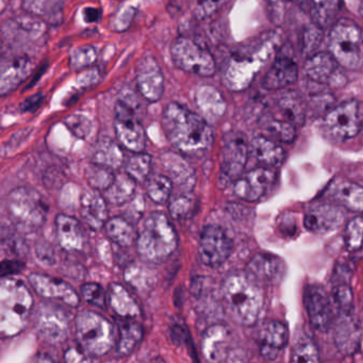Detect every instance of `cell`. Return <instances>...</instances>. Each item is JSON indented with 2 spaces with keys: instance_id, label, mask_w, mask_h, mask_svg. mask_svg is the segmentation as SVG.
<instances>
[{
  "instance_id": "obj_35",
  "label": "cell",
  "mask_w": 363,
  "mask_h": 363,
  "mask_svg": "<svg viewBox=\"0 0 363 363\" xmlns=\"http://www.w3.org/2000/svg\"><path fill=\"white\" fill-rule=\"evenodd\" d=\"M93 162L111 167L112 169H118L124 163V152L113 140L103 138L95 146Z\"/></svg>"
},
{
  "instance_id": "obj_24",
  "label": "cell",
  "mask_w": 363,
  "mask_h": 363,
  "mask_svg": "<svg viewBox=\"0 0 363 363\" xmlns=\"http://www.w3.org/2000/svg\"><path fill=\"white\" fill-rule=\"evenodd\" d=\"M327 196L345 209L363 213V186L354 182L335 180L327 189Z\"/></svg>"
},
{
  "instance_id": "obj_48",
  "label": "cell",
  "mask_w": 363,
  "mask_h": 363,
  "mask_svg": "<svg viewBox=\"0 0 363 363\" xmlns=\"http://www.w3.org/2000/svg\"><path fill=\"white\" fill-rule=\"evenodd\" d=\"M82 295L86 303L96 306L101 309L107 308L108 296L101 284L89 282L82 288Z\"/></svg>"
},
{
  "instance_id": "obj_12",
  "label": "cell",
  "mask_w": 363,
  "mask_h": 363,
  "mask_svg": "<svg viewBox=\"0 0 363 363\" xmlns=\"http://www.w3.org/2000/svg\"><path fill=\"white\" fill-rule=\"evenodd\" d=\"M233 240L224 229L209 225L199 238V255L201 262L209 267H218L226 262L233 252Z\"/></svg>"
},
{
  "instance_id": "obj_36",
  "label": "cell",
  "mask_w": 363,
  "mask_h": 363,
  "mask_svg": "<svg viewBox=\"0 0 363 363\" xmlns=\"http://www.w3.org/2000/svg\"><path fill=\"white\" fill-rule=\"evenodd\" d=\"M360 329L356 323L347 315L343 314L335 330V343L344 354H352L358 348L360 342Z\"/></svg>"
},
{
  "instance_id": "obj_53",
  "label": "cell",
  "mask_w": 363,
  "mask_h": 363,
  "mask_svg": "<svg viewBox=\"0 0 363 363\" xmlns=\"http://www.w3.org/2000/svg\"><path fill=\"white\" fill-rule=\"evenodd\" d=\"M35 252H37L38 259L44 264H54L56 261L54 250L48 243L38 244Z\"/></svg>"
},
{
  "instance_id": "obj_54",
  "label": "cell",
  "mask_w": 363,
  "mask_h": 363,
  "mask_svg": "<svg viewBox=\"0 0 363 363\" xmlns=\"http://www.w3.org/2000/svg\"><path fill=\"white\" fill-rule=\"evenodd\" d=\"M24 263L18 260H4L1 262V277H10L21 273L24 269Z\"/></svg>"
},
{
  "instance_id": "obj_33",
  "label": "cell",
  "mask_w": 363,
  "mask_h": 363,
  "mask_svg": "<svg viewBox=\"0 0 363 363\" xmlns=\"http://www.w3.org/2000/svg\"><path fill=\"white\" fill-rule=\"evenodd\" d=\"M137 184L138 182L125 172L116 176L111 186L105 191L104 196L111 205H126L135 196Z\"/></svg>"
},
{
  "instance_id": "obj_43",
  "label": "cell",
  "mask_w": 363,
  "mask_h": 363,
  "mask_svg": "<svg viewBox=\"0 0 363 363\" xmlns=\"http://www.w3.org/2000/svg\"><path fill=\"white\" fill-rule=\"evenodd\" d=\"M189 193L190 192H186L175 197L169 203V213L175 220H188L192 218L193 214L196 211V199Z\"/></svg>"
},
{
  "instance_id": "obj_52",
  "label": "cell",
  "mask_w": 363,
  "mask_h": 363,
  "mask_svg": "<svg viewBox=\"0 0 363 363\" xmlns=\"http://www.w3.org/2000/svg\"><path fill=\"white\" fill-rule=\"evenodd\" d=\"M226 0H197L196 14L201 20L210 18L216 14Z\"/></svg>"
},
{
  "instance_id": "obj_29",
  "label": "cell",
  "mask_w": 363,
  "mask_h": 363,
  "mask_svg": "<svg viewBox=\"0 0 363 363\" xmlns=\"http://www.w3.org/2000/svg\"><path fill=\"white\" fill-rule=\"evenodd\" d=\"M197 107L208 123L218 122L226 111V103L222 94L211 86H203L195 95Z\"/></svg>"
},
{
  "instance_id": "obj_51",
  "label": "cell",
  "mask_w": 363,
  "mask_h": 363,
  "mask_svg": "<svg viewBox=\"0 0 363 363\" xmlns=\"http://www.w3.org/2000/svg\"><path fill=\"white\" fill-rule=\"evenodd\" d=\"M65 123L77 137L82 138V139L86 138L90 133L91 122L88 118L82 114L69 116V118H65Z\"/></svg>"
},
{
  "instance_id": "obj_57",
  "label": "cell",
  "mask_w": 363,
  "mask_h": 363,
  "mask_svg": "<svg viewBox=\"0 0 363 363\" xmlns=\"http://www.w3.org/2000/svg\"><path fill=\"white\" fill-rule=\"evenodd\" d=\"M65 359L67 362H79V361L86 360L84 354L77 350V348H71L67 350L65 354Z\"/></svg>"
},
{
  "instance_id": "obj_4",
  "label": "cell",
  "mask_w": 363,
  "mask_h": 363,
  "mask_svg": "<svg viewBox=\"0 0 363 363\" xmlns=\"http://www.w3.org/2000/svg\"><path fill=\"white\" fill-rule=\"evenodd\" d=\"M33 303L30 291L22 281L3 278L0 286V329L3 337H13L26 328Z\"/></svg>"
},
{
  "instance_id": "obj_23",
  "label": "cell",
  "mask_w": 363,
  "mask_h": 363,
  "mask_svg": "<svg viewBox=\"0 0 363 363\" xmlns=\"http://www.w3.org/2000/svg\"><path fill=\"white\" fill-rule=\"evenodd\" d=\"M57 239L63 250L79 252L86 245V233L79 220L73 216L60 214L56 218Z\"/></svg>"
},
{
  "instance_id": "obj_49",
  "label": "cell",
  "mask_w": 363,
  "mask_h": 363,
  "mask_svg": "<svg viewBox=\"0 0 363 363\" xmlns=\"http://www.w3.org/2000/svg\"><path fill=\"white\" fill-rule=\"evenodd\" d=\"M320 27L315 24L308 26L303 35V52L307 57L316 54L318 45L322 42L323 33Z\"/></svg>"
},
{
  "instance_id": "obj_32",
  "label": "cell",
  "mask_w": 363,
  "mask_h": 363,
  "mask_svg": "<svg viewBox=\"0 0 363 363\" xmlns=\"http://www.w3.org/2000/svg\"><path fill=\"white\" fill-rule=\"evenodd\" d=\"M118 354L129 356L143 339V327L135 318H118Z\"/></svg>"
},
{
  "instance_id": "obj_58",
  "label": "cell",
  "mask_w": 363,
  "mask_h": 363,
  "mask_svg": "<svg viewBox=\"0 0 363 363\" xmlns=\"http://www.w3.org/2000/svg\"><path fill=\"white\" fill-rule=\"evenodd\" d=\"M101 16V10L96 9V8H86L84 10V18L86 23L96 22Z\"/></svg>"
},
{
  "instance_id": "obj_28",
  "label": "cell",
  "mask_w": 363,
  "mask_h": 363,
  "mask_svg": "<svg viewBox=\"0 0 363 363\" xmlns=\"http://www.w3.org/2000/svg\"><path fill=\"white\" fill-rule=\"evenodd\" d=\"M161 163L173 184L180 186L186 192L193 190L195 184V173L184 158L174 152H167L161 157Z\"/></svg>"
},
{
  "instance_id": "obj_7",
  "label": "cell",
  "mask_w": 363,
  "mask_h": 363,
  "mask_svg": "<svg viewBox=\"0 0 363 363\" xmlns=\"http://www.w3.org/2000/svg\"><path fill=\"white\" fill-rule=\"evenodd\" d=\"M362 31L356 23L341 20L335 23L329 33V52L341 67L358 69L363 63Z\"/></svg>"
},
{
  "instance_id": "obj_18",
  "label": "cell",
  "mask_w": 363,
  "mask_h": 363,
  "mask_svg": "<svg viewBox=\"0 0 363 363\" xmlns=\"http://www.w3.org/2000/svg\"><path fill=\"white\" fill-rule=\"evenodd\" d=\"M286 271L284 261L269 252L255 255L246 267L247 275L252 280L264 284H279L286 275Z\"/></svg>"
},
{
  "instance_id": "obj_45",
  "label": "cell",
  "mask_w": 363,
  "mask_h": 363,
  "mask_svg": "<svg viewBox=\"0 0 363 363\" xmlns=\"http://www.w3.org/2000/svg\"><path fill=\"white\" fill-rule=\"evenodd\" d=\"M346 250L358 252L363 246V218L357 216L347 223L344 235Z\"/></svg>"
},
{
  "instance_id": "obj_16",
  "label": "cell",
  "mask_w": 363,
  "mask_h": 363,
  "mask_svg": "<svg viewBox=\"0 0 363 363\" xmlns=\"http://www.w3.org/2000/svg\"><path fill=\"white\" fill-rule=\"evenodd\" d=\"M276 173L269 167H257L241 175L235 182V196L246 201H257L267 192L275 182Z\"/></svg>"
},
{
  "instance_id": "obj_31",
  "label": "cell",
  "mask_w": 363,
  "mask_h": 363,
  "mask_svg": "<svg viewBox=\"0 0 363 363\" xmlns=\"http://www.w3.org/2000/svg\"><path fill=\"white\" fill-rule=\"evenodd\" d=\"M250 152L258 162L269 167L281 164L286 157L281 146L265 137L254 138L250 144Z\"/></svg>"
},
{
  "instance_id": "obj_1",
  "label": "cell",
  "mask_w": 363,
  "mask_h": 363,
  "mask_svg": "<svg viewBox=\"0 0 363 363\" xmlns=\"http://www.w3.org/2000/svg\"><path fill=\"white\" fill-rule=\"evenodd\" d=\"M162 126L172 146L188 156L203 154L213 142L209 123L180 104L169 103L165 107Z\"/></svg>"
},
{
  "instance_id": "obj_37",
  "label": "cell",
  "mask_w": 363,
  "mask_h": 363,
  "mask_svg": "<svg viewBox=\"0 0 363 363\" xmlns=\"http://www.w3.org/2000/svg\"><path fill=\"white\" fill-rule=\"evenodd\" d=\"M277 108L281 120L286 121L294 126H301L305 123V108L297 93L293 91L284 93L278 99Z\"/></svg>"
},
{
  "instance_id": "obj_3",
  "label": "cell",
  "mask_w": 363,
  "mask_h": 363,
  "mask_svg": "<svg viewBox=\"0 0 363 363\" xmlns=\"http://www.w3.org/2000/svg\"><path fill=\"white\" fill-rule=\"evenodd\" d=\"M222 295L231 318L250 326L258 320L263 307L262 294L248 275L228 276L223 282Z\"/></svg>"
},
{
  "instance_id": "obj_10",
  "label": "cell",
  "mask_w": 363,
  "mask_h": 363,
  "mask_svg": "<svg viewBox=\"0 0 363 363\" xmlns=\"http://www.w3.org/2000/svg\"><path fill=\"white\" fill-rule=\"evenodd\" d=\"M326 133L337 141L356 137L363 127V105L358 101L340 104L325 116L323 121Z\"/></svg>"
},
{
  "instance_id": "obj_14",
  "label": "cell",
  "mask_w": 363,
  "mask_h": 363,
  "mask_svg": "<svg viewBox=\"0 0 363 363\" xmlns=\"http://www.w3.org/2000/svg\"><path fill=\"white\" fill-rule=\"evenodd\" d=\"M345 220L343 207L337 203L320 201L310 205L305 213L306 228L320 235L331 233L339 228Z\"/></svg>"
},
{
  "instance_id": "obj_5",
  "label": "cell",
  "mask_w": 363,
  "mask_h": 363,
  "mask_svg": "<svg viewBox=\"0 0 363 363\" xmlns=\"http://www.w3.org/2000/svg\"><path fill=\"white\" fill-rule=\"evenodd\" d=\"M75 333L80 350L88 356H105L116 344L113 325L96 312H80L75 320Z\"/></svg>"
},
{
  "instance_id": "obj_8",
  "label": "cell",
  "mask_w": 363,
  "mask_h": 363,
  "mask_svg": "<svg viewBox=\"0 0 363 363\" xmlns=\"http://www.w3.org/2000/svg\"><path fill=\"white\" fill-rule=\"evenodd\" d=\"M7 209L10 218L18 226L24 228H39L48 216V206L39 192L33 189H14L7 199Z\"/></svg>"
},
{
  "instance_id": "obj_59",
  "label": "cell",
  "mask_w": 363,
  "mask_h": 363,
  "mask_svg": "<svg viewBox=\"0 0 363 363\" xmlns=\"http://www.w3.org/2000/svg\"><path fill=\"white\" fill-rule=\"evenodd\" d=\"M272 11L275 14V18L280 20L282 16V6H284V0H267Z\"/></svg>"
},
{
  "instance_id": "obj_39",
  "label": "cell",
  "mask_w": 363,
  "mask_h": 363,
  "mask_svg": "<svg viewBox=\"0 0 363 363\" xmlns=\"http://www.w3.org/2000/svg\"><path fill=\"white\" fill-rule=\"evenodd\" d=\"M340 9V0H312L310 5L313 24L320 28H326L333 24Z\"/></svg>"
},
{
  "instance_id": "obj_19",
  "label": "cell",
  "mask_w": 363,
  "mask_h": 363,
  "mask_svg": "<svg viewBox=\"0 0 363 363\" xmlns=\"http://www.w3.org/2000/svg\"><path fill=\"white\" fill-rule=\"evenodd\" d=\"M303 301L312 326L318 330H327L333 323V314L325 291L318 286H309L306 289Z\"/></svg>"
},
{
  "instance_id": "obj_60",
  "label": "cell",
  "mask_w": 363,
  "mask_h": 363,
  "mask_svg": "<svg viewBox=\"0 0 363 363\" xmlns=\"http://www.w3.org/2000/svg\"><path fill=\"white\" fill-rule=\"evenodd\" d=\"M295 1L303 9H310L312 0H295Z\"/></svg>"
},
{
  "instance_id": "obj_27",
  "label": "cell",
  "mask_w": 363,
  "mask_h": 363,
  "mask_svg": "<svg viewBox=\"0 0 363 363\" xmlns=\"http://www.w3.org/2000/svg\"><path fill=\"white\" fill-rule=\"evenodd\" d=\"M107 203L105 196L99 191H89L82 195L80 214L90 228L99 230L105 226L108 220Z\"/></svg>"
},
{
  "instance_id": "obj_25",
  "label": "cell",
  "mask_w": 363,
  "mask_h": 363,
  "mask_svg": "<svg viewBox=\"0 0 363 363\" xmlns=\"http://www.w3.org/2000/svg\"><path fill=\"white\" fill-rule=\"evenodd\" d=\"M288 329L282 323L271 320L263 325L259 333L260 352L267 360L277 358L288 342Z\"/></svg>"
},
{
  "instance_id": "obj_44",
  "label": "cell",
  "mask_w": 363,
  "mask_h": 363,
  "mask_svg": "<svg viewBox=\"0 0 363 363\" xmlns=\"http://www.w3.org/2000/svg\"><path fill=\"white\" fill-rule=\"evenodd\" d=\"M65 0H23L25 10L38 16L52 18L62 10Z\"/></svg>"
},
{
  "instance_id": "obj_40",
  "label": "cell",
  "mask_w": 363,
  "mask_h": 363,
  "mask_svg": "<svg viewBox=\"0 0 363 363\" xmlns=\"http://www.w3.org/2000/svg\"><path fill=\"white\" fill-rule=\"evenodd\" d=\"M152 159L150 155L135 152L127 160L125 172L137 182H145L152 173Z\"/></svg>"
},
{
  "instance_id": "obj_47",
  "label": "cell",
  "mask_w": 363,
  "mask_h": 363,
  "mask_svg": "<svg viewBox=\"0 0 363 363\" xmlns=\"http://www.w3.org/2000/svg\"><path fill=\"white\" fill-rule=\"evenodd\" d=\"M97 59L96 50L92 45L76 48L69 57V65L74 71H82L94 65Z\"/></svg>"
},
{
  "instance_id": "obj_9",
  "label": "cell",
  "mask_w": 363,
  "mask_h": 363,
  "mask_svg": "<svg viewBox=\"0 0 363 363\" xmlns=\"http://www.w3.org/2000/svg\"><path fill=\"white\" fill-rule=\"evenodd\" d=\"M171 57L178 69L194 75L209 77L216 71L213 57L188 38L180 37L171 45Z\"/></svg>"
},
{
  "instance_id": "obj_21",
  "label": "cell",
  "mask_w": 363,
  "mask_h": 363,
  "mask_svg": "<svg viewBox=\"0 0 363 363\" xmlns=\"http://www.w3.org/2000/svg\"><path fill=\"white\" fill-rule=\"evenodd\" d=\"M33 62L28 57L18 56L3 61L0 71V93L13 92L30 75Z\"/></svg>"
},
{
  "instance_id": "obj_6",
  "label": "cell",
  "mask_w": 363,
  "mask_h": 363,
  "mask_svg": "<svg viewBox=\"0 0 363 363\" xmlns=\"http://www.w3.org/2000/svg\"><path fill=\"white\" fill-rule=\"evenodd\" d=\"M139 109V101L133 91L121 93L116 106L114 129L120 145L133 152H142L146 147L145 130L138 120Z\"/></svg>"
},
{
  "instance_id": "obj_2",
  "label": "cell",
  "mask_w": 363,
  "mask_h": 363,
  "mask_svg": "<svg viewBox=\"0 0 363 363\" xmlns=\"http://www.w3.org/2000/svg\"><path fill=\"white\" fill-rule=\"evenodd\" d=\"M135 245L145 262H164L177 250V233L165 214L152 212L142 220Z\"/></svg>"
},
{
  "instance_id": "obj_15",
  "label": "cell",
  "mask_w": 363,
  "mask_h": 363,
  "mask_svg": "<svg viewBox=\"0 0 363 363\" xmlns=\"http://www.w3.org/2000/svg\"><path fill=\"white\" fill-rule=\"evenodd\" d=\"M137 88L140 94L148 101L156 103L164 93V77L158 61L152 56H144L138 62Z\"/></svg>"
},
{
  "instance_id": "obj_11",
  "label": "cell",
  "mask_w": 363,
  "mask_h": 363,
  "mask_svg": "<svg viewBox=\"0 0 363 363\" xmlns=\"http://www.w3.org/2000/svg\"><path fill=\"white\" fill-rule=\"evenodd\" d=\"M69 312L54 303H41L35 314V329L38 335L50 344H60L67 340L69 329Z\"/></svg>"
},
{
  "instance_id": "obj_38",
  "label": "cell",
  "mask_w": 363,
  "mask_h": 363,
  "mask_svg": "<svg viewBox=\"0 0 363 363\" xmlns=\"http://www.w3.org/2000/svg\"><path fill=\"white\" fill-rule=\"evenodd\" d=\"M144 184H145L146 194L155 203L163 205L171 199L174 184L169 176L155 174V175H150Z\"/></svg>"
},
{
  "instance_id": "obj_20",
  "label": "cell",
  "mask_w": 363,
  "mask_h": 363,
  "mask_svg": "<svg viewBox=\"0 0 363 363\" xmlns=\"http://www.w3.org/2000/svg\"><path fill=\"white\" fill-rule=\"evenodd\" d=\"M231 333L228 327L223 324L212 325L203 333L201 350L203 356L211 362H220L228 356Z\"/></svg>"
},
{
  "instance_id": "obj_13",
  "label": "cell",
  "mask_w": 363,
  "mask_h": 363,
  "mask_svg": "<svg viewBox=\"0 0 363 363\" xmlns=\"http://www.w3.org/2000/svg\"><path fill=\"white\" fill-rule=\"evenodd\" d=\"M248 152L250 146L242 133H227L223 140L220 178L225 182H235L243 173Z\"/></svg>"
},
{
  "instance_id": "obj_22",
  "label": "cell",
  "mask_w": 363,
  "mask_h": 363,
  "mask_svg": "<svg viewBox=\"0 0 363 363\" xmlns=\"http://www.w3.org/2000/svg\"><path fill=\"white\" fill-rule=\"evenodd\" d=\"M339 63L330 52H316L306 61L303 72L312 82L320 84H337Z\"/></svg>"
},
{
  "instance_id": "obj_26",
  "label": "cell",
  "mask_w": 363,
  "mask_h": 363,
  "mask_svg": "<svg viewBox=\"0 0 363 363\" xmlns=\"http://www.w3.org/2000/svg\"><path fill=\"white\" fill-rule=\"evenodd\" d=\"M298 78V67L286 56L279 57L269 67L262 84L269 90H280L294 84Z\"/></svg>"
},
{
  "instance_id": "obj_46",
  "label": "cell",
  "mask_w": 363,
  "mask_h": 363,
  "mask_svg": "<svg viewBox=\"0 0 363 363\" xmlns=\"http://www.w3.org/2000/svg\"><path fill=\"white\" fill-rule=\"evenodd\" d=\"M294 362H318V350L312 340L301 337L293 348L292 358Z\"/></svg>"
},
{
  "instance_id": "obj_30",
  "label": "cell",
  "mask_w": 363,
  "mask_h": 363,
  "mask_svg": "<svg viewBox=\"0 0 363 363\" xmlns=\"http://www.w3.org/2000/svg\"><path fill=\"white\" fill-rule=\"evenodd\" d=\"M108 301L112 311L122 318H135L141 315V309L135 299L125 286L120 284H110Z\"/></svg>"
},
{
  "instance_id": "obj_55",
  "label": "cell",
  "mask_w": 363,
  "mask_h": 363,
  "mask_svg": "<svg viewBox=\"0 0 363 363\" xmlns=\"http://www.w3.org/2000/svg\"><path fill=\"white\" fill-rule=\"evenodd\" d=\"M44 101L43 93H37V94L31 95L27 97L25 101H22L20 106V110L22 112H35Z\"/></svg>"
},
{
  "instance_id": "obj_50",
  "label": "cell",
  "mask_w": 363,
  "mask_h": 363,
  "mask_svg": "<svg viewBox=\"0 0 363 363\" xmlns=\"http://www.w3.org/2000/svg\"><path fill=\"white\" fill-rule=\"evenodd\" d=\"M333 301L337 309L342 314H346L350 312L352 307V289L346 284H340L335 286L333 293Z\"/></svg>"
},
{
  "instance_id": "obj_56",
  "label": "cell",
  "mask_w": 363,
  "mask_h": 363,
  "mask_svg": "<svg viewBox=\"0 0 363 363\" xmlns=\"http://www.w3.org/2000/svg\"><path fill=\"white\" fill-rule=\"evenodd\" d=\"M172 337H173L174 342L180 345L184 342H186L188 333H186V329L182 328L180 325H176L172 328Z\"/></svg>"
},
{
  "instance_id": "obj_41",
  "label": "cell",
  "mask_w": 363,
  "mask_h": 363,
  "mask_svg": "<svg viewBox=\"0 0 363 363\" xmlns=\"http://www.w3.org/2000/svg\"><path fill=\"white\" fill-rule=\"evenodd\" d=\"M113 169L99 163H91L86 169V179L94 190L106 191L113 182Z\"/></svg>"
},
{
  "instance_id": "obj_42",
  "label": "cell",
  "mask_w": 363,
  "mask_h": 363,
  "mask_svg": "<svg viewBox=\"0 0 363 363\" xmlns=\"http://www.w3.org/2000/svg\"><path fill=\"white\" fill-rule=\"evenodd\" d=\"M265 131L269 133L274 139L278 140L280 142H286V143H291L295 139V126L286 121L281 120V118H273L269 116L264 121Z\"/></svg>"
},
{
  "instance_id": "obj_17",
  "label": "cell",
  "mask_w": 363,
  "mask_h": 363,
  "mask_svg": "<svg viewBox=\"0 0 363 363\" xmlns=\"http://www.w3.org/2000/svg\"><path fill=\"white\" fill-rule=\"evenodd\" d=\"M29 282L35 292L44 298L55 299L73 308L79 305V296L73 286L60 278L33 273L29 276Z\"/></svg>"
},
{
  "instance_id": "obj_34",
  "label": "cell",
  "mask_w": 363,
  "mask_h": 363,
  "mask_svg": "<svg viewBox=\"0 0 363 363\" xmlns=\"http://www.w3.org/2000/svg\"><path fill=\"white\" fill-rule=\"evenodd\" d=\"M105 230L108 238L122 247H128L137 241L138 230L128 218L122 216L110 218L106 223Z\"/></svg>"
}]
</instances>
